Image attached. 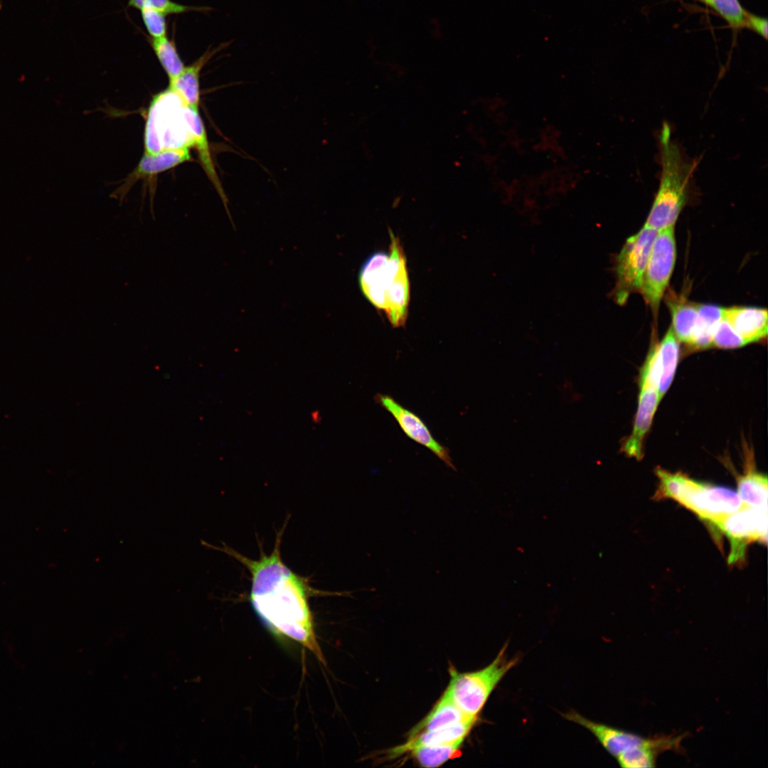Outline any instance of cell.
Returning <instances> with one entry per match:
<instances>
[{
	"instance_id": "f546056e",
	"label": "cell",
	"mask_w": 768,
	"mask_h": 768,
	"mask_svg": "<svg viewBox=\"0 0 768 768\" xmlns=\"http://www.w3.org/2000/svg\"><path fill=\"white\" fill-rule=\"evenodd\" d=\"M129 6L140 9L144 6L154 7L166 14H180L188 11H207L210 8L206 6H191L183 5L172 0H128Z\"/></svg>"
},
{
	"instance_id": "30bf717a",
	"label": "cell",
	"mask_w": 768,
	"mask_h": 768,
	"mask_svg": "<svg viewBox=\"0 0 768 768\" xmlns=\"http://www.w3.org/2000/svg\"><path fill=\"white\" fill-rule=\"evenodd\" d=\"M386 306L384 312L395 328L404 326L408 314L410 282L405 252L399 238L390 230Z\"/></svg>"
},
{
	"instance_id": "3957f363",
	"label": "cell",
	"mask_w": 768,
	"mask_h": 768,
	"mask_svg": "<svg viewBox=\"0 0 768 768\" xmlns=\"http://www.w3.org/2000/svg\"><path fill=\"white\" fill-rule=\"evenodd\" d=\"M656 474L659 484L654 498L677 501L707 523L714 535L718 524L742 506L737 493L727 487L702 483L661 468L656 469Z\"/></svg>"
},
{
	"instance_id": "484cf974",
	"label": "cell",
	"mask_w": 768,
	"mask_h": 768,
	"mask_svg": "<svg viewBox=\"0 0 768 768\" xmlns=\"http://www.w3.org/2000/svg\"><path fill=\"white\" fill-rule=\"evenodd\" d=\"M661 752V750L655 747H639L622 752L616 759L621 767L651 768L655 767Z\"/></svg>"
},
{
	"instance_id": "4dcf8cb0",
	"label": "cell",
	"mask_w": 768,
	"mask_h": 768,
	"mask_svg": "<svg viewBox=\"0 0 768 768\" xmlns=\"http://www.w3.org/2000/svg\"><path fill=\"white\" fill-rule=\"evenodd\" d=\"M767 23L766 18L747 13L745 27L752 30L765 40L767 39Z\"/></svg>"
},
{
	"instance_id": "2e32d148",
	"label": "cell",
	"mask_w": 768,
	"mask_h": 768,
	"mask_svg": "<svg viewBox=\"0 0 768 768\" xmlns=\"http://www.w3.org/2000/svg\"><path fill=\"white\" fill-rule=\"evenodd\" d=\"M190 149H166L159 152L144 153L137 166L128 176L124 191L139 178L155 176L191 159Z\"/></svg>"
},
{
	"instance_id": "5b68a950",
	"label": "cell",
	"mask_w": 768,
	"mask_h": 768,
	"mask_svg": "<svg viewBox=\"0 0 768 768\" xmlns=\"http://www.w3.org/2000/svg\"><path fill=\"white\" fill-rule=\"evenodd\" d=\"M506 645L486 667L472 672L449 669L450 679L444 693L465 715L477 718L491 693L518 658L507 659Z\"/></svg>"
},
{
	"instance_id": "d6986e66",
	"label": "cell",
	"mask_w": 768,
	"mask_h": 768,
	"mask_svg": "<svg viewBox=\"0 0 768 768\" xmlns=\"http://www.w3.org/2000/svg\"><path fill=\"white\" fill-rule=\"evenodd\" d=\"M469 719L476 718L462 712L444 692L430 712L412 729L408 736L424 731L442 729Z\"/></svg>"
},
{
	"instance_id": "83f0119b",
	"label": "cell",
	"mask_w": 768,
	"mask_h": 768,
	"mask_svg": "<svg viewBox=\"0 0 768 768\" xmlns=\"http://www.w3.org/2000/svg\"><path fill=\"white\" fill-rule=\"evenodd\" d=\"M746 344L745 340L722 316L714 329L712 346L721 348H735Z\"/></svg>"
},
{
	"instance_id": "ffe728a7",
	"label": "cell",
	"mask_w": 768,
	"mask_h": 768,
	"mask_svg": "<svg viewBox=\"0 0 768 768\" xmlns=\"http://www.w3.org/2000/svg\"><path fill=\"white\" fill-rule=\"evenodd\" d=\"M768 482L766 474L751 464L737 478V494L742 506L767 511Z\"/></svg>"
},
{
	"instance_id": "7c38bea8",
	"label": "cell",
	"mask_w": 768,
	"mask_h": 768,
	"mask_svg": "<svg viewBox=\"0 0 768 768\" xmlns=\"http://www.w3.org/2000/svg\"><path fill=\"white\" fill-rule=\"evenodd\" d=\"M658 389L641 386L639 405L631 434L626 439L622 451L626 455L641 459L644 437L649 431L661 400Z\"/></svg>"
},
{
	"instance_id": "603a6c76",
	"label": "cell",
	"mask_w": 768,
	"mask_h": 768,
	"mask_svg": "<svg viewBox=\"0 0 768 768\" xmlns=\"http://www.w3.org/2000/svg\"><path fill=\"white\" fill-rule=\"evenodd\" d=\"M672 329L678 341L688 343L698 316V304L680 300L668 301Z\"/></svg>"
},
{
	"instance_id": "4316f807",
	"label": "cell",
	"mask_w": 768,
	"mask_h": 768,
	"mask_svg": "<svg viewBox=\"0 0 768 768\" xmlns=\"http://www.w3.org/2000/svg\"><path fill=\"white\" fill-rule=\"evenodd\" d=\"M711 7L734 29L745 27V11L738 0H700Z\"/></svg>"
},
{
	"instance_id": "e0dca14e",
	"label": "cell",
	"mask_w": 768,
	"mask_h": 768,
	"mask_svg": "<svg viewBox=\"0 0 768 768\" xmlns=\"http://www.w3.org/2000/svg\"><path fill=\"white\" fill-rule=\"evenodd\" d=\"M186 114L193 141V147L197 150L201 166L222 198L225 209L228 210V199L214 167L206 128L198 109L187 106Z\"/></svg>"
},
{
	"instance_id": "6da1fadb",
	"label": "cell",
	"mask_w": 768,
	"mask_h": 768,
	"mask_svg": "<svg viewBox=\"0 0 768 768\" xmlns=\"http://www.w3.org/2000/svg\"><path fill=\"white\" fill-rule=\"evenodd\" d=\"M284 528L276 535L270 555L260 550L257 560L250 559L230 547L220 550L243 565L251 575L250 600L263 624L274 634L287 637L309 651L324 663L316 639L309 597L315 594L348 595L349 592L315 590L306 579L294 572L282 561L280 553Z\"/></svg>"
},
{
	"instance_id": "ac0fdd59",
	"label": "cell",
	"mask_w": 768,
	"mask_h": 768,
	"mask_svg": "<svg viewBox=\"0 0 768 768\" xmlns=\"http://www.w3.org/2000/svg\"><path fill=\"white\" fill-rule=\"evenodd\" d=\"M476 719H469L439 730L424 731L412 736L402 745L390 750V758L403 754L409 749L428 745H438L454 742H463L471 731Z\"/></svg>"
},
{
	"instance_id": "d4e9b609",
	"label": "cell",
	"mask_w": 768,
	"mask_h": 768,
	"mask_svg": "<svg viewBox=\"0 0 768 768\" xmlns=\"http://www.w3.org/2000/svg\"><path fill=\"white\" fill-rule=\"evenodd\" d=\"M150 43L169 80L176 77L182 72L186 65L173 40L166 36L159 38H151Z\"/></svg>"
},
{
	"instance_id": "ba28073f",
	"label": "cell",
	"mask_w": 768,
	"mask_h": 768,
	"mask_svg": "<svg viewBox=\"0 0 768 768\" xmlns=\"http://www.w3.org/2000/svg\"><path fill=\"white\" fill-rule=\"evenodd\" d=\"M720 533L730 542L728 563H739L745 560L749 544L754 541L767 542V511L742 506L718 524L715 537Z\"/></svg>"
},
{
	"instance_id": "9a60e30c",
	"label": "cell",
	"mask_w": 768,
	"mask_h": 768,
	"mask_svg": "<svg viewBox=\"0 0 768 768\" xmlns=\"http://www.w3.org/2000/svg\"><path fill=\"white\" fill-rule=\"evenodd\" d=\"M723 317L746 343L758 341L767 336V309L751 306L723 308Z\"/></svg>"
},
{
	"instance_id": "cb8c5ba5",
	"label": "cell",
	"mask_w": 768,
	"mask_h": 768,
	"mask_svg": "<svg viewBox=\"0 0 768 768\" xmlns=\"http://www.w3.org/2000/svg\"><path fill=\"white\" fill-rule=\"evenodd\" d=\"M462 742L420 745L409 749L405 753H410L423 767H437L454 757L459 752Z\"/></svg>"
},
{
	"instance_id": "277c9868",
	"label": "cell",
	"mask_w": 768,
	"mask_h": 768,
	"mask_svg": "<svg viewBox=\"0 0 768 768\" xmlns=\"http://www.w3.org/2000/svg\"><path fill=\"white\" fill-rule=\"evenodd\" d=\"M186 105L168 87L154 96L147 112L144 153L190 149L193 141L186 114Z\"/></svg>"
},
{
	"instance_id": "4fadbf2b",
	"label": "cell",
	"mask_w": 768,
	"mask_h": 768,
	"mask_svg": "<svg viewBox=\"0 0 768 768\" xmlns=\"http://www.w3.org/2000/svg\"><path fill=\"white\" fill-rule=\"evenodd\" d=\"M233 41L209 48L196 60L185 66L176 77L169 80L168 88L175 92L188 107L198 109L200 103V75L205 65L218 53L228 48Z\"/></svg>"
},
{
	"instance_id": "8fae6325",
	"label": "cell",
	"mask_w": 768,
	"mask_h": 768,
	"mask_svg": "<svg viewBox=\"0 0 768 768\" xmlns=\"http://www.w3.org/2000/svg\"><path fill=\"white\" fill-rule=\"evenodd\" d=\"M374 400L394 417L407 437L428 449L448 467L457 470L449 449L434 439L428 427L418 415L401 405L388 395L378 393Z\"/></svg>"
},
{
	"instance_id": "8992f818",
	"label": "cell",
	"mask_w": 768,
	"mask_h": 768,
	"mask_svg": "<svg viewBox=\"0 0 768 768\" xmlns=\"http://www.w3.org/2000/svg\"><path fill=\"white\" fill-rule=\"evenodd\" d=\"M657 233V230L644 225L637 233L626 240L618 255L614 299L619 304H624L631 294L639 292Z\"/></svg>"
},
{
	"instance_id": "7a4b0ae2",
	"label": "cell",
	"mask_w": 768,
	"mask_h": 768,
	"mask_svg": "<svg viewBox=\"0 0 768 768\" xmlns=\"http://www.w3.org/2000/svg\"><path fill=\"white\" fill-rule=\"evenodd\" d=\"M661 174L660 184L645 226L659 231L674 227L686 205L695 162L686 161L671 138V131L664 122L659 134Z\"/></svg>"
},
{
	"instance_id": "7402d4cb",
	"label": "cell",
	"mask_w": 768,
	"mask_h": 768,
	"mask_svg": "<svg viewBox=\"0 0 768 768\" xmlns=\"http://www.w3.org/2000/svg\"><path fill=\"white\" fill-rule=\"evenodd\" d=\"M722 316V307L713 304H698V316L688 344L698 349L712 346L714 329Z\"/></svg>"
},
{
	"instance_id": "44dd1931",
	"label": "cell",
	"mask_w": 768,
	"mask_h": 768,
	"mask_svg": "<svg viewBox=\"0 0 768 768\" xmlns=\"http://www.w3.org/2000/svg\"><path fill=\"white\" fill-rule=\"evenodd\" d=\"M657 346L661 371L658 393L662 398L672 383L679 356L678 339L671 326Z\"/></svg>"
},
{
	"instance_id": "52a82bcc",
	"label": "cell",
	"mask_w": 768,
	"mask_h": 768,
	"mask_svg": "<svg viewBox=\"0 0 768 768\" xmlns=\"http://www.w3.org/2000/svg\"><path fill=\"white\" fill-rule=\"evenodd\" d=\"M676 259L674 227L658 231L644 272L639 292L656 314Z\"/></svg>"
},
{
	"instance_id": "9c48e42d",
	"label": "cell",
	"mask_w": 768,
	"mask_h": 768,
	"mask_svg": "<svg viewBox=\"0 0 768 768\" xmlns=\"http://www.w3.org/2000/svg\"><path fill=\"white\" fill-rule=\"evenodd\" d=\"M562 716L577 723L590 731L604 748L615 758L622 752L639 747H652L662 752L681 750L683 736L663 735L653 738L623 731L604 724L592 721L575 711H570Z\"/></svg>"
},
{
	"instance_id": "5bb4252c",
	"label": "cell",
	"mask_w": 768,
	"mask_h": 768,
	"mask_svg": "<svg viewBox=\"0 0 768 768\" xmlns=\"http://www.w3.org/2000/svg\"><path fill=\"white\" fill-rule=\"evenodd\" d=\"M388 255L376 252L361 267L359 287L366 298L378 309L385 311Z\"/></svg>"
},
{
	"instance_id": "f1b7e54d",
	"label": "cell",
	"mask_w": 768,
	"mask_h": 768,
	"mask_svg": "<svg viewBox=\"0 0 768 768\" xmlns=\"http://www.w3.org/2000/svg\"><path fill=\"white\" fill-rule=\"evenodd\" d=\"M143 23L151 38H159L167 34V21L165 13L149 6L140 9Z\"/></svg>"
}]
</instances>
